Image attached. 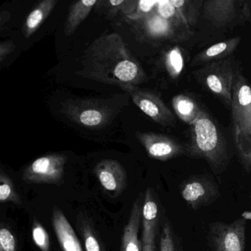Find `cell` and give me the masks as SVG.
Returning a JSON list of instances; mask_svg holds the SVG:
<instances>
[{
    "mask_svg": "<svg viewBox=\"0 0 251 251\" xmlns=\"http://www.w3.org/2000/svg\"><path fill=\"white\" fill-rule=\"evenodd\" d=\"M189 141L186 154L194 158H202L214 171L225 167L228 161L226 139L212 117L202 110L198 118L190 125Z\"/></svg>",
    "mask_w": 251,
    "mask_h": 251,
    "instance_id": "cell-2",
    "label": "cell"
},
{
    "mask_svg": "<svg viewBox=\"0 0 251 251\" xmlns=\"http://www.w3.org/2000/svg\"><path fill=\"white\" fill-rule=\"evenodd\" d=\"M0 201L2 202H11L17 205H20L22 202L14 182L3 171L0 174Z\"/></svg>",
    "mask_w": 251,
    "mask_h": 251,
    "instance_id": "cell-22",
    "label": "cell"
},
{
    "mask_svg": "<svg viewBox=\"0 0 251 251\" xmlns=\"http://www.w3.org/2000/svg\"><path fill=\"white\" fill-rule=\"evenodd\" d=\"M17 242L14 233L6 227L0 229V251H17Z\"/></svg>",
    "mask_w": 251,
    "mask_h": 251,
    "instance_id": "cell-28",
    "label": "cell"
},
{
    "mask_svg": "<svg viewBox=\"0 0 251 251\" xmlns=\"http://www.w3.org/2000/svg\"><path fill=\"white\" fill-rule=\"evenodd\" d=\"M235 0H208L203 4V15L216 27H225L236 18L239 8Z\"/></svg>",
    "mask_w": 251,
    "mask_h": 251,
    "instance_id": "cell-12",
    "label": "cell"
},
{
    "mask_svg": "<svg viewBox=\"0 0 251 251\" xmlns=\"http://www.w3.org/2000/svg\"><path fill=\"white\" fill-rule=\"evenodd\" d=\"M120 88L131 97L135 105L148 117L163 126H173L176 117L162 100L152 92L142 90L133 85H125Z\"/></svg>",
    "mask_w": 251,
    "mask_h": 251,
    "instance_id": "cell-8",
    "label": "cell"
},
{
    "mask_svg": "<svg viewBox=\"0 0 251 251\" xmlns=\"http://www.w3.org/2000/svg\"><path fill=\"white\" fill-rule=\"evenodd\" d=\"M97 3V0H80L71 5L64 28L67 36H72L76 31Z\"/></svg>",
    "mask_w": 251,
    "mask_h": 251,
    "instance_id": "cell-19",
    "label": "cell"
},
{
    "mask_svg": "<svg viewBox=\"0 0 251 251\" xmlns=\"http://www.w3.org/2000/svg\"><path fill=\"white\" fill-rule=\"evenodd\" d=\"M160 251H176L171 226L168 223H166L163 227L160 241Z\"/></svg>",
    "mask_w": 251,
    "mask_h": 251,
    "instance_id": "cell-29",
    "label": "cell"
},
{
    "mask_svg": "<svg viewBox=\"0 0 251 251\" xmlns=\"http://www.w3.org/2000/svg\"><path fill=\"white\" fill-rule=\"evenodd\" d=\"M246 219H236L230 224L214 223L210 226L212 251H246Z\"/></svg>",
    "mask_w": 251,
    "mask_h": 251,
    "instance_id": "cell-6",
    "label": "cell"
},
{
    "mask_svg": "<svg viewBox=\"0 0 251 251\" xmlns=\"http://www.w3.org/2000/svg\"><path fill=\"white\" fill-rule=\"evenodd\" d=\"M156 13L163 18L175 23H183L177 8L174 6L171 0L158 1L156 7Z\"/></svg>",
    "mask_w": 251,
    "mask_h": 251,
    "instance_id": "cell-25",
    "label": "cell"
},
{
    "mask_svg": "<svg viewBox=\"0 0 251 251\" xmlns=\"http://www.w3.org/2000/svg\"><path fill=\"white\" fill-rule=\"evenodd\" d=\"M174 6L177 8L180 18L185 25H193L198 16L199 6L196 4L199 2H193L188 0H171Z\"/></svg>",
    "mask_w": 251,
    "mask_h": 251,
    "instance_id": "cell-23",
    "label": "cell"
},
{
    "mask_svg": "<svg viewBox=\"0 0 251 251\" xmlns=\"http://www.w3.org/2000/svg\"><path fill=\"white\" fill-rule=\"evenodd\" d=\"M142 217L143 245H155L159 210L151 189H147L145 192V199L142 205Z\"/></svg>",
    "mask_w": 251,
    "mask_h": 251,
    "instance_id": "cell-14",
    "label": "cell"
},
{
    "mask_svg": "<svg viewBox=\"0 0 251 251\" xmlns=\"http://www.w3.org/2000/svg\"><path fill=\"white\" fill-rule=\"evenodd\" d=\"M235 146L241 163L251 170V86L239 73L233 86L231 106Z\"/></svg>",
    "mask_w": 251,
    "mask_h": 251,
    "instance_id": "cell-3",
    "label": "cell"
},
{
    "mask_svg": "<svg viewBox=\"0 0 251 251\" xmlns=\"http://www.w3.org/2000/svg\"><path fill=\"white\" fill-rule=\"evenodd\" d=\"M180 195L192 209L198 210L213 202L220 192L214 180L205 176H198L189 177L181 185Z\"/></svg>",
    "mask_w": 251,
    "mask_h": 251,
    "instance_id": "cell-9",
    "label": "cell"
},
{
    "mask_svg": "<svg viewBox=\"0 0 251 251\" xmlns=\"http://www.w3.org/2000/svg\"><path fill=\"white\" fill-rule=\"evenodd\" d=\"M158 1H152V0H141L137 2L134 11L128 16L131 20H139L143 17H148L152 14L153 10L156 9Z\"/></svg>",
    "mask_w": 251,
    "mask_h": 251,
    "instance_id": "cell-26",
    "label": "cell"
},
{
    "mask_svg": "<svg viewBox=\"0 0 251 251\" xmlns=\"http://www.w3.org/2000/svg\"><path fill=\"white\" fill-rule=\"evenodd\" d=\"M58 0H45L36 5L33 11L27 16L23 27V34L26 39L30 38L51 14Z\"/></svg>",
    "mask_w": 251,
    "mask_h": 251,
    "instance_id": "cell-17",
    "label": "cell"
},
{
    "mask_svg": "<svg viewBox=\"0 0 251 251\" xmlns=\"http://www.w3.org/2000/svg\"><path fill=\"white\" fill-rule=\"evenodd\" d=\"M142 251H155V245H145Z\"/></svg>",
    "mask_w": 251,
    "mask_h": 251,
    "instance_id": "cell-31",
    "label": "cell"
},
{
    "mask_svg": "<svg viewBox=\"0 0 251 251\" xmlns=\"http://www.w3.org/2000/svg\"><path fill=\"white\" fill-rule=\"evenodd\" d=\"M80 75L100 83L137 86L146 78L140 63L120 35L111 33L95 39L84 51Z\"/></svg>",
    "mask_w": 251,
    "mask_h": 251,
    "instance_id": "cell-1",
    "label": "cell"
},
{
    "mask_svg": "<svg viewBox=\"0 0 251 251\" xmlns=\"http://www.w3.org/2000/svg\"><path fill=\"white\" fill-rule=\"evenodd\" d=\"M95 173L102 187L113 197L120 195L126 189L127 175L119 161L102 160L97 164Z\"/></svg>",
    "mask_w": 251,
    "mask_h": 251,
    "instance_id": "cell-11",
    "label": "cell"
},
{
    "mask_svg": "<svg viewBox=\"0 0 251 251\" xmlns=\"http://www.w3.org/2000/svg\"><path fill=\"white\" fill-rule=\"evenodd\" d=\"M137 138L151 158L167 161L186 153L181 144L170 136L155 133H139Z\"/></svg>",
    "mask_w": 251,
    "mask_h": 251,
    "instance_id": "cell-10",
    "label": "cell"
},
{
    "mask_svg": "<svg viewBox=\"0 0 251 251\" xmlns=\"http://www.w3.org/2000/svg\"><path fill=\"white\" fill-rule=\"evenodd\" d=\"M67 155L49 154L44 155L29 164L23 175L27 183L60 184L62 182L67 164Z\"/></svg>",
    "mask_w": 251,
    "mask_h": 251,
    "instance_id": "cell-5",
    "label": "cell"
},
{
    "mask_svg": "<svg viewBox=\"0 0 251 251\" xmlns=\"http://www.w3.org/2000/svg\"><path fill=\"white\" fill-rule=\"evenodd\" d=\"M241 42L239 36L227 39L211 45L209 48L197 54L192 59L191 66H204L214 61H220L230 56Z\"/></svg>",
    "mask_w": 251,
    "mask_h": 251,
    "instance_id": "cell-15",
    "label": "cell"
},
{
    "mask_svg": "<svg viewBox=\"0 0 251 251\" xmlns=\"http://www.w3.org/2000/svg\"><path fill=\"white\" fill-rule=\"evenodd\" d=\"M64 114L75 123L90 128L105 126L112 116V110L97 101L76 100L63 105Z\"/></svg>",
    "mask_w": 251,
    "mask_h": 251,
    "instance_id": "cell-7",
    "label": "cell"
},
{
    "mask_svg": "<svg viewBox=\"0 0 251 251\" xmlns=\"http://www.w3.org/2000/svg\"><path fill=\"white\" fill-rule=\"evenodd\" d=\"M239 67L233 55L202 66L193 73L198 83L230 107Z\"/></svg>",
    "mask_w": 251,
    "mask_h": 251,
    "instance_id": "cell-4",
    "label": "cell"
},
{
    "mask_svg": "<svg viewBox=\"0 0 251 251\" xmlns=\"http://www.w3.org/2000/svg\"><path fill=\"white\" fill-rule=\"evenodd\" d=\"M166 70L172 78H177L184 69V58L178 47L169 50L164 58Z\"/></svg>",
    "mask_w": 251,
    "mask_h": 251,
    "instance_id": "cell-21",
    "label": "cell"
},
{
    "mask_svg": "<svg viewBox=\"0 0 251 251\" xmlns=\"http://www.w3.org/2000/svg\"><path fill=\"white\" fill-rule=\"evenodd\" d=\"M52 223L62 251H83L74 229L62 211L57 207L52 210Z\"/></svg>",
    "mask_w": 251,
    "mask_h": 251,
    "instance_id": "cell-13",
    "label": "cell"
},
{
    "mask_svg": "<svg viewBox=\"0 0 251 251\" xmlns=\"http://www.w3.org/2000/svg\"><path fill=\"white\" fill-rule=\"evenodd\" d=\"M15 49V45L11 41L2 42L0 45V62H3L7 56Z\"/></svg>",
    "mask_w": 251,
    "mask_h": 251,
    "instance_id": "cell-30",
    "label": "cell"
},
{
    "mask_svg": "<svg viewBox=\"0 0 251 251\" xmlns=\"http://www.w3.org/2000/svg\"><path fill=\"white\" fill-rule=\"evenodd\" d=\"M32 236L35 245L42 251H50V242L48 231L37 220H34L32 226Z\"/></svg>",
    "mask_w": 251,
    "mask_h": 251,
    "instance_id": "cell-24",
    "label": "cell"
},
{
    "mask_svg": "<svg viewBox=\"0 0 251 251\" xmlns=\"http://www.w3.org/2000/svg\"><path fill=\"white\" fill-rule=\"evenodd\" d=\"M82 236L84 240L86 251H102V246L97 238L93 229L89 224L82 226Z\"/></svg>",
    "mask_w": 251,
    "mask_h": 251,
    "instance_id": "cell-27",
    "label": "cell"
},
{
    "mask_svg": "<svg viewBox=\"0 0 251 251\" xmlns=\"http://www.w3.org/2000/svg\"><path fill=\"white\" fill-rule=\"evenodd\" d=\"M145 28L150 36L155 38H166L174 33L173 24L171 22L153 13L146 17Z\"/></svg>",
    "mask_w": 251,
    "mask_h": 251,
    "instance_id": "cell-20",
    "label": "cell"
},
{
    "mask_svg": "<svg viewBox=\"0 0 251 251\" xmlns=\"http://www.w3.org/2000/svg\"><path fill=\"white\" fill-rule=\"evenodd\" d=\"M172 105L176 116L188 125H192L202 111L195 100L182 94L173 98Z\"/></svg>",
    "mask_w": 251,
    "mask_h": 251,
    "instance_id": "cell-18",
    "label": "cell"
},
{
    "mask_svg": "<svg viewBox=\"0 0 251 251\" xmlns=\"http://www.w3.org/2000/svg\"><path fill=\"white\" fill-rule=\"evenodd\" d=\"M142 207L136 201L132 207L128 222L123 231L122 251H142L143 242L139 239V229L142 217Z\"/></svg>",
    "mask_w": 251,
    "mask_h": 251,
    "instance_id": "cell-16",
    "label": "cell"
}]
</instances>
